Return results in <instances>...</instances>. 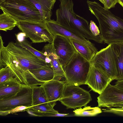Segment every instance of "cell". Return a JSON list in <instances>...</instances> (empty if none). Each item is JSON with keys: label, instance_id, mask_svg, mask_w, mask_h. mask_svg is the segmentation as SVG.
<instances>
[{"label": "cell", "instance_id": "836d02e7", "mask_svg": "<svg viewBox=\"0 0 123 123\" xmlns=\"http://www.w3.org/2000/svg\"><path fill=\"white\" fill-rule=\"evenodd\" d=\"M118 3L123 7V0H117Z\"/></svg>", "mask_w": 123, "mask_h": 123}, {"label": "cell", "instance_id": "4dcf8cb0", "mask_svg": "<svg viewBox=\"0 0 123 123\" xmlns=\"http://www.w3.org/2000/svg\"><path fill=\"white\" fill-rule=\"evenodd\" d=\"M115 85L118 88L123 90V80H117Z\"/></svg>", "mask_w": 123, "mask_h": 123}, {"label": "cell", "instance_id": "7c38bea8", "mask_svg": "<svg viewBox=\"0 0 123 123\" xmlns=\"http://www.w3.org/2000/svg\"><path fill=\"white\" fill-rule=\"evenodd\" d=\"M112 81L103 71L91 65L85 84L100 94Z\"/></svg>", "mask_w": 123, "mask_h": 123}, {"label": "cell", "instance_id": "277c9868", "mask_svg": "<svg viewBox=\"0 0 123 123\" xmlns=\"http://www.w3.org/2000/svg\"><path fill=\"white\" fill-rule=\"evenodd\" d=\"M0 8L18 22H45L34 5L27 0H6L0 4Z\"/></svg>", "mask_w": 123, "mask_h": 123}, {"label": "cell", "instance_id": "83f0119b", "mask_svg": "<svg viewBox=\"0 0 123 123\" xmlns=\"http://www.w3.org/2000/svg\"><path fill=\"white\" fill-rule=\"evenodd\" d=\"M89 26L91 31L94 35L96 37H102L100 30L93 21H90Z\"/></svg>", "mask_w": 123, "mask_h": 123}, {"label": "cell", "instance_id": "484cf974", "mask_svg": "<svg viewBox=\"0 0 123 123\" xmlns=\"http://www.w3.org/2000/svg\"><path fill=\"white\" fill-rule=\"evenodd\" d=\"M13 77L14 75L8 66L0 68V84Z\"/></svg>", "mask_w": 123, "mask_h": 123}, {"label": "cell", "instance_id": "30bf717a", "mask_svg": "<svg viewBox=\"0 0 123 123\" xmlns=\"http://www.w3.org/2000/svg\"><path fill=\"white\" fill-rule=\"evenodd\" d=\"M52 44L63 69L77 51L69 38L60 35L54 36Z\"/></svg>", "mask_w": 123, "mask_h": 123}, {"label": "cell", "instance_id": "52a82bcc", "mask_svg": "<svg viewBox=\"0 0 123 123\" xmlns=\"http://www.w3.org/2000/svg\"><path fill=\"white\" fill-rule=\"evenodd\" d=\"M17 26L33 43H53L54 36L49 31L45 22H18Z\"/></svg>", "mask_w": 123, "mask_h": 123}, {"label": "cell", "instance_id": "d6a6232c", "mask_svg": "<svg viewBox=\"0 0 123 123\" xmlns=\"http://www.w3.org/2000/svg\"><path fill=\"white\" fill-rule=\"evenodd\" d=\"M113 107H117V108H118L121 109H123V104H120L116 105L114 106Z\"/></svg>", "mask_w": 123, "mask_h": 123}, {"label": "cell", "instance_id": "d4e9b609", "mask_svg": "<svg viewBox=\"0 0 123 123\" xmlns=\"http://www.w3.org/2000/svg\"><path fill=\"white\" fill-rule=\"evenodd\" d=\"M74 116H93L101 113L102 111L98 107H91V106H85L76 109L73 111Z\"/></svg>", "mask_w": 123, "mask_h": 123}, {"label": "cell", "instance_id": "8fae6325", "mask_svg": "<svg viewBox=\"0 0 123 123\" xmlns=\"http://www.w3.org/2000/svg\"><path fill=\"white\" fill-rule=\"evenodd\" d=\"M45 22L49 31L54 36L59 35L76 40L86 44L96 52H98L93 43L76 31L61 25L54 19H50Z\"/></svg>", "mask_w": 123, "mask_h": 123}, {"label": "cell", "instance_id": "9a60e30c", "mask_svg": "<svg viewBox=\"0 0 123 123\" xmlns=\"http://www.w3.org/2000/svg\"><path fill=\"white\" fill-rule=\"evenodd\" d=\"M43 52L50 60L49 65L53 69L54 77L53 80H60L65 78V73L63 68L56 54L52 44L49 43L44 47Z\"/></svg>", "mask_w": 123, "mask_h": 123}, {"label": "cell", "instance_id": "603a6c76", "mask_svg": "<svg viewBox=\"0 0 123 123\" xmlns=\"http://www.w3.org/2000/svg\"><path fill=\"white\" fill-rule=\"evenodd\" d=\"M18 22L8 14L3 12L0 15V30L7 31L12 30L17 26Z\"/></svg>", "mask_w": 123, "mask_h": 123}, {"label": "cell", "instance_id": "9c48e42d", "mask_svg": "<svg viewBox=\"0 0 123 123\" xmlns=\"http://www.w3.org/2000/svg\"><path fill=\"white\" fill-rule=\"evenodd\" d=\"M32 94L31 87L25 85L14 96L0 99V111L10 110L21 105L31 107L32 106Z\"/></svg>", "mask_w": 123, "mask_h": 123}, {"label": "cell", "instance_id": "6da1fadb", "mask_svg": "<svg viewBox=\"0 0 123 123\" xmlns=\"http://www.w3.org/2000/svg\"><path fill=\"white\" fill-rule=\"evenodd\" d=\"M91 13L97 18L103 42L108 45L123 42V19L113 14L99 3L87 0Z\"/></svg>", "mask_w": 123, "mask_h": 123}, {"label": "cell", "instance_id": "3957f363", "mask_svg": "<svg viewBox=\"0 0 123 123\" xmlns=\"http://www.w3.org/2000/svg\"><path fill=\"white\" fill-rule=\"evenodd\" d=\"M59 8L56 12V21L60 24L78 32L87 39L98 43L103 41L101 37L94 35L90 29L88 22L74 12L71 0H59Z\"/></svg>", "mask_w": 123, "mask_h": 123}, {"label": "cell", "instance_id": "44dd1931", "mask_svg": "<svg viewBox=\"0 0 123 123\" xmlns=\"http://www.w3.org/2000/svg\"><path fill=\"white\" fill-rule=\"evenodd\" d=\"M69 39L76 51L90 62L97 52L85 43L75 39Z\"/></svg>", "mask_w": 123, "mask_h": 123}, {"label": "cell", "instance_id": "e0dca14e", "mask_svg": "<svg viewBox=\"0 0 123 123\" xmlns=\"http://www.w3.org/2000/svg\"><path fill=\"white\" fill-rule=\"evenodd\" d=\"M116 63L117 76L115 80H123V42L110 44Z\"/></svg>", "mask_w": 123, "mask_h": 123}, {"label": "cell", "instance_id": "4fadbf2b", "mask_svg": "<svg viewBox=\"0 0 123 123\" xmlns=\"http://www.w3.org/2000/svg\"><path fill=\"white\" fill-rule=\"evenodd\" d=\"M98 107L109 108L123 104V90L109 83L97 97Z\"/></svg>", "mask_w": 123, "mask_h": 123}, {"label": "cell", "instance_id": "cb8c5ba5", "mask_svg": "<svg viewBox=\"0 0 123 123\" xmlns=\"http://www.w3.org/2000/svg\"><path fill=\"white\" fill-rule=\"evenodd\" d=\"M26 37V36H24L22 38L17 39L16 43L25 48L34 55L45 61L47 64L49 65L50 60L49 58L44 55L42 51H38L33 48L25 38Z\"/></svg>", "mask_w": 123, "mask_h": 123}, {"label": "cell", "instance_id": "ac0fdd59", "mask_svg": "<svg viewBox=\"0 0 123 123\" xmlns=\"http://www.w3.org/2000/svg\"><path fill=\"white\" fill-rule=\"evenodd\" d=\"M32 3L39 11L46 21L51 19L53 9L56 0H27Z\"/></svg>", "mask_w": 123, "mask_h": 123}, {"label": "cell", "instance_id": "4316f807", "mask_svg": "<svg viewBox=\"0 0 123 123\" xmlns=\"http://www.w3.org/2000/svg\"><path fill=\"white\" fill-rule=\"evenodd\" d=\"M30 107L24 105L18 106L10 110L0 111V115L2 116H6L10 114L24 111Z\"/></svg>", "mask_w": 123, "mask_h": 123}, {"label": "cell", "instance_id": "5b68a950", "mask_svg": "<svg viewBox=\"0 0 123 123\" xmlns=\"http://www.w3.org/2000/svg\"><path fill=\"white\" fill-rule=\"evenodd\" d=\"M91 66L77 51L63 68L67 84L77 86L85 84Z\"/></svg>", "mask_w": 123, "mask_h": 123}, {"label": "cell", "instance_id": "7a4b0ae2", "mask_svg": "<svg viewBox=\"0 0 123 123\" xmlns=\"http://www.w3.org/2000/svg\"><path fill=\"white\" fill-rule=\"evenodd\" d=\"M0 41V68L11 64H15L30 70L41 68L47 64L16 42H11L5 47L1 36Z\"/></svg>", "mask_w": 123, "mask_h": 123}, {"label": "cell", "instance_id": "ffe728a7", "mask_svg": "<svg viewBox=\"0 0 123 123\" xmlns=\"http://www.w3.org/2000/svg\"><path fill=\"white\" fill-rule=\"evenodd\" d=\"M30 71L37 79L44 82L53 79L54 77L53 69L47 64L41 68Z\"/></svg>", "mask_w": 123, "mask_h": 123}, {"label": "cell", "instance_id": "1f68e13d", "mask_svg": "<svg viewBox=\"0 0 123 123\" xmlns=\"http://www.w3.org/2000/svg\"><path fill=\"white\" fill-rule=\"evenodd\" d=\"M26 111L28 114L31 116L33 117H38L37 115L36 114L34 111L31 109L28 108L27 109Z\"/></svg>", "mask_w": 123, "mask_h": 123}, {"label": "cell", "instance_id": "8992f818", "mask_svg": "<svg viewBox=\"0 0 123 123\" xmlns=\"http://www.w3.org/2000/svg\"><path fill=\"white\" fill-rule=\"evenodd\" d=\"M92 100L89 92L79 86L66 83L59 100L67 109H75L86 106Z\"/></svg>", "mask_w": 123, "mask_h": 123}, {"label": "cell", "instance_id": "f546056e", "mask_svg": "<svg viewBox=\"0 0 123 123\" xmlns=\"http://www.w3.org/2000/svg\"><path fill=\"white\" fill-rule=\"evenodd\" d=\"M104 7L107 9L115 7L118 3L117 0H104Z\"/></svg>", "mask_w": 123, "mask_h": 123}, {"label": "cell", "instance_id": "e575fe53", "mask_svg": "<svg viewBox=\"0 0 123 123\" xmlns=\"http://www.w3.org/2000/svg\"><path fill=\"white\" fill-rule=\"evenodd\" d=\"M104 5V0H99Z\"/></svg>", "mask_w": 123, "mask_h": 123}, {"label": "cell", "instance_id": "d6986e66", "mask_svg": "<svg viewBox=\"0 0 123 123\" xmlns=\"http://www.w3.org/2000/svg\"><path fill=\"white\" fill-rule=\"evenodd\" d=\"M56 103L48 102L29 108L33 110L39 117H52L57 116L58 111L53 108Z\"/></svg>", "mask_w": 123, "mask_h": 123}, {"label": "cell", "instance_id": "5bb4252c", "mask_svg": "<svg viewBox=\"0 0 123 123\" xmlns=\"http://www.w3.org/2000/svg\"><path fill=\"white\" fill-rule=\"evenodd\" d=\"M66 84L65 80L53 79L41 85L45 91L48 101L56 103L62 97Z\"/></svg>", "mask_w": 123, "mask_h": 123}, {"label": "cell", "instance_id": "2e32d148", "mask_svg": "<svg viewBox=\"0 0 123 123\" xmlns=\"http://www.w3.org/2000/svg\"><path fill=\"white\" fill-rule=\"evenodd\" d=\"M25 85L20 83L14 77L0 84V99L14 96Z\"/></svg>", "mask_w": 123, "mask_h": 123}, {"label": "cell", "instance_id": "f1b7e54d", "mask_svg": "<svg viewBox=\"0 0 123 123\" xmlns=\"http://www.w3.org/2000/svg\"><path fill=\"white\" fill-rule=\"evenodd\" d=\"M104 112L111 113L114 114L123 116V109L118 108H107L106 109H103Z\"/></svg>", "mask_w": 123, "mask_h": 123}, {"label": "cell", "instance_id": "ba28073f", "mask_svg": "<svg viewBox=\"0 0 123 123\" xmlns=\"http://www.w3.org/2000/svg\"><path fill=\"white\" fill-rule=\"evenodd\" d=\"M90 62L91 65L103 71L112 80H116L117 68L110 44L98 51Z\"/></svg>", "mask_w": 123, "mask_h": 123}, {"label": "cell", "instance_id": "7402d4cb", "mask_svg": "<svg viewBox=\"0 0 123 123\" xmlns=\"http://www.w3.org/2000/svg\"><path fill=\"white\" fill-rule=\"evenodd\" d=\"M32 91V106L49 102L45 91L41 85L31 87Z\"/></svg>", "mask_w": 123, "mask_h": 123}]
</instances>
